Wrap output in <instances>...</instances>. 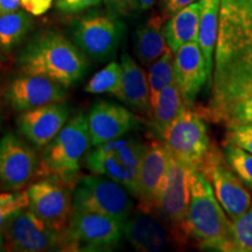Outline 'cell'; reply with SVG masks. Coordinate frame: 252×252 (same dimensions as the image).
I'll return each mask as SVG.
<instances>
[{"label": "cell", "instance_id": "obj_34", "mask_svg": "<svg viewBox=\"0 0 252 252\" xmlns=\"http://www.w3.org/2000/svg\"><path fill=\"white\" fill-rule=\"evenodd\" d=\"M55 7L63 14H74L98 6L102 0H54Z\"/></svg>", "mask_w": 252, "mask_h": 252}, {"label": "cell", "instance_id": "obj_27", "mask_svg": "<svg viewBox=\"0 0 252 252\" xmlns=\"http://www.w3.org/2000/svg\"><path fill=\"white\" fill-rule=\"evenodd\" d=\"M174 53L171 49H167L159 59L156 60L152 64L149 65V87H150V99L151 108L159 96L160 93L174 83Z\"/></svg>", "mask_w": 252, "mask_h": 252}, {"label": "cell", "instance_id": "obj_1", "mask_svg": "<svg viewBox=\"0 0 252 252\" xmlns=\"http://www.w3.org/2000/svg\"><path fill=\"white\" fill-rule=\"evenodd\" d=\"M212 99L200 111L215 123L252 88V0H220Z\"/></svg>", "mask_w": 252, "mask_h": 252}, {"label": "cell", "instance_id": "obj_23", "mask_svg": "<svg viewBox=\"0 0 252 252\" xmlns=\"http://www.w3.org/2000/svg\"><path fill=\"white\" fill-rule=\"evenodd\" d=\"M202 0H197L169 17L165 24V37L173 53L185 43L197 41Z\"/></svg>", "mask_w": 252, "mask_h": 252}, {"label": "cell", "instance_id": "obj_2", "mask_svg": "<svg viewBox=\"0 0 252 252\" xmlns=\"http://www.w3.org/2000/svg\"><path fill=\"white\" fill-rule=\"evenodd\" d=\"M21 72L45 76L65 88L86 76L88 56L58 31H43L30 40L18 58Z\"/></svg>", "mask_w": 252, "mask_h": 252}, {"label": "cell", "instance_id": "obj_10", "mask_svg": "<svg viewBox=\"0 0 252 252\" xmlns=\"http://www.w3.org/2000/svg\"><path fill=\"white\" fill-rule=\"evenodd\" d=\"M200 172L212 182L217 201L230 220H234L247 212L252 203L251 195L226 161L223 151L212 145Z\"/></svg>", "mask_w": 252, "mask_h": 252}, {"label": "cell", "instance_id": "obj_7", "mask_svg": "<svg viewBox=\"0 0 252 252\" xmlns=\"http://www.w3.org/2000/svg\"><path fill=\"white\" fill-rule=\"evenodd\" d=\"M169 153L193 171H200L212 149L203 117L186 108L160 137Z\"/></svg>", "mask_w": 252, "mask_h": 252}, {"label": "cell", "instance_id": "obj_30", "mask_svg": "<svg viewBox=\"0 0 252 252\" xmlns=\"http://www.w3.org/2000/svg\"><path fill=\"white\" fill-rule=\"evenodd\" d=\"M223 154L239 179L252 190V154L226 141L223 147Z\"/></svg>", "mask_w": 252, "mask_h": 252}, {"label": "cell", "instance_id": "obj_18", "mask_svg": "<svg viewBox=\"0 0 252 252\" xmlns=\"http://www.w3.org/2000/svg\"><path fill=\"white\" fill-rule=\"evenodd\" d=\"M88 123L91 145L94 147L123 137L139 125L134 113L123 105L109 100H98L91 106Z\"/></svg>", "mask_w": 252, "mask_h": 252}, {"label": "cell", "instance_id": "obj_41", "mask_svg": "<svg viewBox=\"0 0 252 252\" xmlns=\"http://www.w3.org/2000/svg\"><path fill=\"white\" fill-rule=\"evenodd\" d=\"M1 50V49H0ZM1 61H2V55H1V53H0V64H1Z\"/></svg>", "mask_w": 252, "mask_h": 252}, {"label": "cell", "instance_id": "obj_39", "mask_svg": "<svg viewBox=\"0 0 252 252\" xmlns=\"http://www.w3.org/2000/svg\"><path fill=\"white\" fill-rule=\"evenodd\" d=\"M156 0H139V5L141 11H147V9L152 8Z\"/></svg>", "mask_w": 252, "mask_h": 252}, {"label": "cell", "instance_id": "obj_26", "mask_svg": "<svg viewBox=\"0 0 252 252\" xmlns=\"http://www.w3.org/2000/svg\"><path fill=\"white\" fill-rule=\"evenodd\" d=\"M32 18L26 11L0 13V49L9 52L25 39L32 28Z\"/></svg>", "mask_w": 252, "mask_h": 252}, {"label": "cell", "instance_id": "obj_6", "mask_svg": "<svg viewBox=\"0 0 252 252\" xmlns=\"http://www.w3.org/2000/svg\"><path fill=\"white\" fill-rule=\"evenodd\" d=\"M130 193L103 175H87L80 179L72 193L75 212L93 213L125 223L131 215L133 202Z\"/></svg>", "mask_w": 252, "mask_h": 252}, {"label": "cell", "instance_id": "obj_31", "mask_svg": "<svg viewBox=\"0 0 252 252\" xmlns=\"http://www.w3.org/2000/svg\"><path fill=\"white\" fill-rule=\"evenodd\" d=\"M30 204L27 191L0 194V229L2 230L7 220L14 214L25 209Z\"/></svg>", "mask_w": 252, "mask_h": 252}, {"label": "cell", "instance_id": "obj_8", "mask_svg": "<svg viewBox=\"0 0 252 252\" xmlns=\"http://www.w3.org/2000/svg\"><path fill=\"white\" fill-rule=\"evenodd\" d=\"M125 24L108 12H89L71 25L74 43L88 58L103 62L116 55L124 37Z\"/></svg>", "mask_w": 252, "mask_h": 252}, {"label": "cell", "instance_id": "obj_37", "mask_svg": "<svg viewBox=\"0 0 252 252\" xmlns=\"http://www.w3.org/2000/svg\"><path fill=\"white\" fill-rule=\"evenodd\" d=\"M195 1H197V0H161L163 15H165L166 18L172 17V15L175 14L176 12L187 7L188 5L193 4Z\"/></svg>", "mask_w": 252, "mask_h": 252}, {"label": "cell", "instance_id": "obj_42", "mask_svg": "<svg viewBox=\"0 0 252 252\" xmlns=\"http://www.w3.org/2000/svg\"><path fill=\"white\" fill-rule=\"evenodd\" d=\"M0 127H1V112H0Z\"/></svg>", "mask_w": 252, "mask_h": 252}, {"label": "cell", "instance_id": "obj_38", "mask_svg": "<svg viewBox=\"0 0 252 252\" xmlns=\"http://www.w3.org/2000/svg\"><path fill=\"white\" fill-rule=\"evenodd\" d=\"M20 6V0H0V13L17 11Z\"/></svg>", "mask_w": 252, "mask_h": 252}, {"label": "cell", "instance_id": "obj_14", "mask_svg": "<svg viewBox=\"0 0 252 252\" xmlns=\"http://www.w3.org/2000/svg\"><path fill=\"white\" fill-rule=\"evenodd\" d=\"M40 165L35 151L13 132L0 139V182L5 187H25L40 172Z\"/></svg>", "mask_w": 252, "mask_h": 252}, {"label": "cell", "instance_id": "obj_3", "mask_svg": "<svg viewBox=\"0 0 252 252\" xmlns=\"http://www.w3.org/2000/svg\"><path fill=\"white\" fill-rule=\"evenodd\" d=\"M193 241L201 250L230 252L231 220L226 217L210 181L200 171L190 174V201L179 243Z\"/></svg>", "mask_w": 252, "mask_h": 252}, {"label": "cell", "instance_id": "obj_9", "mask_svg": "<svg viewBox=\"0 0 252 252\" xmlns=\"http://www.w3.org/2000/svg\"><path fill=\"white\" fill-rule=\"evenodd\" d=\"M124 223L99 214L75 212L62 234L63 249L77 251H110L118 247Z\"/></svg>", "mask_w": 252, "mask_h": 252}, {"label": "cell", "instance_id": "obj_11", "mask_svg": "<svg viewBox=\"0 0 252 252\" xmlns=\"http://www.w3.org/2000/svg\"><path fill=\"white\" fill-rule=\"evenodd\" d=\"M27 193L31 212L40 217L50 229L62 235L74 214L68 182L58 176H52L31 185Z\"/></svg>", "mask_w": 252, "mask_h": 252}, {"label": "cell", "instance_id": "obj_24", "mask_svg": "<svg viewBox=\"0 0 252 252\" xmlns=\"http://www.w3.org/2000/svg\"><path fill=\"white\" fill-rule=\"evenodd\" d=\"M220 0H202L197 42L206 60L207 71L210 81L213 77L214 53L219 34Z\"/></svg>", "mask_w": 252, "mask_h": 252}, {"label": "cell", "instance_id": "obj_19", "mask_svg": "<svg viewBox=\"0 0 252 252\" xmlns=\"http://www.w3.org/2000/svg\"><path fill=\"white\" fill-rule=\"evenodd\" d=\"M174 78L185 105L193 108L202 87L210 81L197 41L185 43L174 53Z\"/></svg>", "mask_w": 252, "mask_h": 252}, {"label": "cell", "instance_id": "obj_15", "mask_svg": "<svg viewBox=\"0 0 252 252\" xmlns=\"http://www.w3.org/2000/svg\"><path fill=\"white\" fill-rule=\"evenodd\" d=\"M67 97V88L58 82L39 75L24 74L9 82L5 91V99L18 112L63 102Z\"/></svg>", "mask_w": 252, "mask_h": 252}, {"label": "cell", "instance_id": "obj_25", "mask_svg": "<svg viewBox=\"0 0 252 252\" xmlns=\"http://www.w3.org/2000/svg\"><path fill=\"white\" fill-rule=\"evenodd\" d=\"M186 108L181 93L176 83L166 87L151 108L152 125L157 134L161 137L169 125L175 121L180 112Z\"/></svg>", "mask_w": 252, "mask_h": 252}, {"label": "cell", "instance_id": "obj_36", "mask_svg": "<svg viewBox=\"0 0 252 252\" xmlns=\"http://www.w3.org/2000/svg\"><path fill=\"white\" fill-rule=\"evenodd\" d=\"M20 4L27 13L40 17L49 11L53 6V0H20Z\"/></svg>", "mask_w": 252, "mask_h": 252}, {"label": "cell", "instance_id": "obj_40", "mask_svg": "<svg viewBox=\"0 0 252 252\" xmlns=\"http://www.w3.org/2000/svg\"><path fill=\"white\" fill-rule=\"evenodd\" d=\"M4 250H6L5 237H4V232H2V230L0 229V251H4Z\"/></svg>", "mask_w": 252, "mask_h": 252}, {"label": "cell", "instance_id": "obj_33", "mask_svg": "<svg viewBox=\"0 0 252 252\" xmlns=\"http://www.w3.org/2000/svg\"><path fill=\"white\" fill-rule=\"evenodd\" d=\"M224 123L225 125L235 123H252V88L231 106Z\"/></svg>", "mask_w": 252, "mask_h": 252}, {"label": "cell", "instance_id": "obj_13", "mask_svg": "<svg viewBox=\"0 0 252 252\" xmlns=\"http://www.w3.org/2000/svg\"><path fill=\"white\" fill-rule=\"evenodd\" d=\"M193 169L185 166L171 154L168 171L163 181L157 207V213L171 225L172 237L178 241L181 226L187 216L190 201V174Z\"/></svg>", "mask_w": 252, "mask_h": 252}, {"label": "cell", "instance_id": "obj_12", "mask_svg": "<svg viewBox=\"0 0 252 252\" xmlns=\"http://www.w3.org/2000/svg\"><path fill=\"white\" fill-rule=\"evenodd\" d=\"M5 248L15 252L63 250V237L31 210H20L2 228Z\"/></svg>", "mask_w": 252, "mask_h": 252}, {"label": "cell", "instance_id": "obj_21", "mask_svg": "<svg viewBox=\"0 0 252 252\" xmlns=\"http://www.w3.org/2000/svg\"><path fill=\"white\" fill-rule=\"evenodd\" d=\"M124 235L134 249L141 252L165 250L171 237L159 220L143 213L124 223Z\"/></svg>", "mask_w": 252, "mask_h": 252}, {"label": "cell", "instance_id": "obj_16", "mask_svg": "<svg viewBox=\"0 0 252 252\" xmlns=\"http://www.w3.org/2000/svg\"><path fill=\"white\" fill-rule=\"evenodd\" d=\"M68 103L58 102L20 112L17 118L20 133L36 149H43L55 138L70 117Z\"/></svg>", "mask_w": 252, "mask_h": 252}, {"label": "cell", "instance_id": "obj_22", "mask_svg": "<svg viewBox=\"0 0 252 252\" xmlns=\"http://www.w3.org/2000/svg\"><path fill=\"white\" fill-rule=\"evenodd\" d=\"M166 19L163 14H154L135 31L134 54L145 67L152 64L169 48L163 31Z\"/></svg>", "mask_w": 252, "mask_h": 252}, {"label": "cell", "instance_id": "obj_35", "mask_svg": "<svg viewBox=\"0 0 252 252\" xmlns=\"http://www.w3.org/2000/svg\"><path fill=\"white\" fill-rule=\"evenodd\" d=\"M106 8L119 17H130L140 9L139 0H104Z\"/></svg>", "mask_w": 252, "mask_h": 252}, {"label": "cell", "instance_id": "obj_32", "mask_svg": "<svg viewBox=\"0 0 252 252\" xmlns=\"http://www.w3.org/2000/svg\"><path fill=\"white\" fill-rule=\"evenodd\" d=\"M226 143L252 154V123H235L226 125Z\"/></svg>", "mask_w": 252, "mask_h": 252}, {"label": "cell", "instance_id": "obj_17", "mask_svg": "<svg viewBox=\"0 0 252 252\" xmlns=\"http://www.w3.org/2000/svg\"><path fill=\"white\" fill-rule=\"evenodd\" d=\"M171 153L165 144L154 140L147 145L141 162L137 181V195L139 209L143 213L152 214L157 207L160 190L168 171Z\"/></svg>", "mask_w": 252, "mask_h": 252}, {"label": "cell", "instance_id": "obj_28", "mask_svg": "<svg viewBox=\"0 0 252 252\" xmlns=\"http://www.w3.org/2000/svg\"><path fill=\"white\" fill-rule=\"evenodd\" d=\"M121 78L122 64L118 62H110L90 78L84 90L89 94H112L121 84Z\"/></svg>", "mask_w": 252, "mask_h": 252}, {"label": "cell", "instance_id": "obj_20", "mask_svg": "<svg viewBox=\"0 0 252 252\" xmlns=\"http://www.w3.org/2000/svg\"><path fill=\"white\" fill-rule=\"evenodd\" d=\"M121 64V84L112 94L128 108L151 115L150 87L146 72L126 53L122 55Z\"/></svg>", "mask_w": 252, "mask_h": 252}, {"label": "cell", "instance_id": "obj_5", "mask_svg": "<svg viewBox=\"0 0 252 252\" xmlns=\"http://www.w3.org/2000/svg\"><path fill=\"white\" fill-rule=\"evenodd\" d=\"M91 137L88 116L78 111L48 145L43 147L40 172L72 181L80 171L81 160L89 152Z\"/></svg>", "mask_w": 252, "mask_h": 252}, {"label": "cell", "instance_id": "obj_29", "mask_svg": "<svg viewBox=\"0 0 252 252\" xmlns=\"http://www.w3.org/2000/svg\"><path fill=\"white\" fill-rule=\"evenodd\" d=\"M230 252H252V203L247 212L231 220Z\"/></svg>", "mask_w": 252, "mask_h": 252}, {"label": "cell", "instance_id": "obj_4", "mask_svg": "<svg viewBox=\"0 0 252 252\" xmlns=\"http://www.w3.org/2000/svg\"><path fill=\"white\" fill-rule=\"evenodd\" d=\"M147 145L139 138L123 135L94 146L88 152L86 166L91 173L122 185L135 197L137 181Z\"/></svg>", "mask_w": 252, "mask_h": 252}]
</instances>
